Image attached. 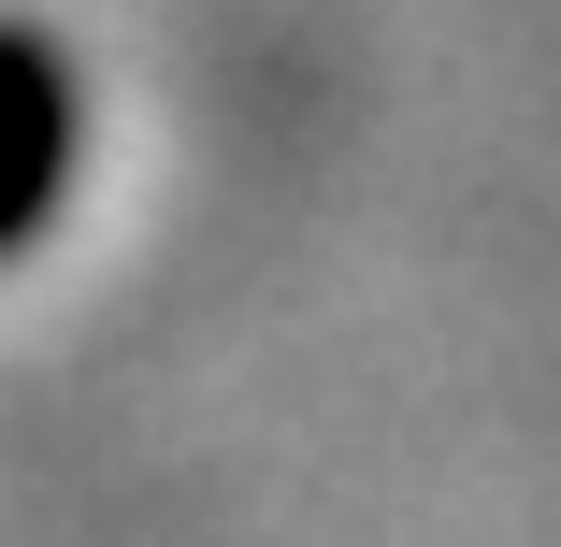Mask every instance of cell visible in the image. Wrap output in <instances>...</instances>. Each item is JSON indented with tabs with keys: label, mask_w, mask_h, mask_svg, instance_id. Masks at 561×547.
<instances>
[{
	"label": "cell",
	"mask_w": 561,
	"mask_h": 547,
	"mask_svg": "<svg viewBox=\"0 0 561 547\" xmlns=\"http://www.w3.org/2000/svg\"><path fill=\"white\" fill-rule=\"evenodd\" d=\"M58 159H72V87H58L44 44L0 30V246H15L30 216L58 202Z\"/></svg>",
	"instance_id": "1"
}]
</instances>
